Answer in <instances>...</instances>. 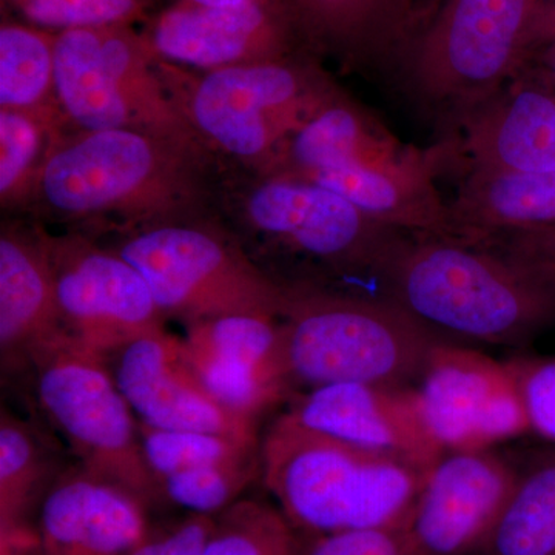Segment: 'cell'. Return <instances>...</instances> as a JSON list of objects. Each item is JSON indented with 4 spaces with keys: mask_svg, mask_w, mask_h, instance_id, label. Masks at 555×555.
Here are the masks:
<instances>
[{
    "mask_svg": "<svg viewBox=\"0 0 555 555\" xmlns=\"http://www.w3.org/2000/svg\"><path fill=\"white\" fill-rule=\"evenodd\" d=\"M377 291L455 341L520 347L555 327V262L499 240L403 233Z\"/></svg>",
    "mask_w": 555,
    "mask_h": 555,
    "instance_id": "obj_1",
    "label": "cell"
},
{
    "mask_svg": "<svg viewBox=\"0 0 555 555\" xmlns=\"http://www.w3.org/2000/svg\"><path fill=\"white\" fill-rule=\"evenodd\" d=\"M177 142L133 130L76 131L61 142L28 208L80 229L127 232L204 217L207 164Z\"/></svg>",
    "mask_w": 555,
    "mask_h": 555,
    "instance_id": "obj_2",
    "label": "cell"
},
{
    "mask_svg": "<svg viewBox=\"0 0 555 555\" xmlns=\"http://www.w3.org/2000/svg\"><path fill=\"white\" fill-rule=\"evenodd\" d=\"M225 196L235 208L233 233L281 286L349 288L347 281L367 280L377 291L386 259L404 233L334 190L287 175L254 173Z\"/></svg>",
    "mask_w": 555,
    "mask_h": 555,
    "instance_id": "obj_3",
    "label": "cell"
},
{
    "mask_svg": "<svg viewBox=\"0 0 555 555\" xmlns=\"http://www.w3.org/2000/svg\"><path fill=\"white\" fill-rule=\"evenodd\" d=\"M280 324L295 396L339 383L412 387L451 339L375 292L284 286Z\"/></svg>",
    "mask_w": 555,
    "mask_h": 555,
    "instance_id": "obj_4",
    "label": "cell"
},
{
    "mask_svg": "<svg viewBox=\"0 0 555 555\" xmlns=\"http://www.w3.org/2000/svg\"><path fill=\"white\" fill-rule=\"evenodd\" d=\"M261 480L288 525L323 534L406 526L425 470L349 447L281 414L259 443Z\"/></svg>",
    "mask_w": 555,
    "mask_h": 555,
    "instance_id": "obj_5",
    "label": "cell"
},
{
    "mask_svg": "<svg viewBox=\"0 0 555 555\" xmlns=\"http://www.w3.org/2000/svg\"><path fill=\"white\" fill-rule=\"evenodd\" d=\"M179 107L211 155L264 173L281 149L341 89L313 53L211 72L159 60Z\"/></svg>",
    "mask_w": 555,
    "mask_h": 555,
    "instance_id": "obj_6",
    "label": "cell"
},
{
    "mask_svg": "<svg viewBox=\"0 0 555 555\" xmlns=\"http://www.w3.org/2000/svg\"><path fill=\"white\" fill-rule=\"evenodd\" d=\"M147 281L164 315L280 318L286 288L259 268L232 230L206 217L119 233L109 246Z\"/></svg>",
    "mask_w": 555,
    "mask_h": 555,
    "instance_id": "obj_7",
    "label": "cell"
},
{
    "mask_svg": "<svg viewBox=\"0 0 555 555\" xmlns=\"http://www.w3.org/2000/svg\"><path fill=\"white\" fill-rule=\"evenodd\" d=\"M54 91L69 126L80 131H141L214 158L133 25L56 33Z\"/></svg>",
    "mask_w": 555,
    "mask_h": 555,
    "instance_id": "obj_8",
    "label": "cell"
},
{
    "mask_svg": "<svg viewBox=\"0 0 555 555\" xmlns=\"http://www.w3.org/2000/svg\"><path fill=\"white\" fill-rule=\"evenodd\" d=\"M551 0H444L396 79L448 120L494 96L524 73L529 40Z\"/></svg>",
    "mask_w": 555,
    "mask_h": 555,
    "instance_id": "obj_9",
    "label": "cell"
},
{
    "mask_svg": "<svg viewBox=\"0 0 555 555\" xmlns=\"http://www.w3.org/2000/svg\"><path fill=\"white\" fill-rule=\"evenodd\" d=\"M24 377L40 415L79 465L126 486L150 507L164 502L142 452L137 415L101 356L62 335L33 358Z\"/></svg>",
    "mask_w": 555,
    "mask_h": 555,
    "instance_id": "obj_10",
    "label": "cell"
},
{
    "mask_svg": "<svg viewBox=\"0 0 555 555\" xmlns=\"http://www.w3.org/2000/svg\"><path fill=\"white\" fill-rule=\"evenodd\" d=\"M412 393L427 434L443 454L495 449L531 434L509 363L455 339L430 350Z\"/></svg>",
    "mask_w": 555,
    "mask_h": 555,
    "instance_id": "obj_11",
    "label": "cell"
},
{
    "mask_svg": "<svg viewBox=\"0 0 555 555\" xmlns=\"http://www.w3.org/2000/svg\"><path fill=\"white\" fill-rule=\"evenodd\" d=\"M62 332L104 357L164 328L163 310L147 281L113 248L86 233L43 230Z\"/></svg>",
    "mask_w": 555,
    "mask_h": 555,
    "instance_id": "obj_12",
    "label": "cell"
},
{
    "mask_svg": "<svg viewBox=\"0 0 555 555\" xmlns=\"http://www.w3.org/2000/svg\"><path fill=\"white\" fill-rule=\"evenodd\" d=\"M142 35L159 60L195 72L313 53L291 0H243L224 5L175 0L147 22Z\"/></svg>",
    "mask_w": 555,
    "mask_h": 555,
    "instance_id": "obj_13",
    "label": "cell"
},
{
    "mask_svg": "<svg viewBox=\"0 0 555 555\" xmlns=\"http://www.w3.org/2000/svg\"><path fill=\"white\" fill-rule=\"evenodd\" d=\"M142 425L258 440L257 422L230 411L208 390L182 338L150 332L102 357Z\"/></svg>",
    "mask_w": 555,
    "mask_h": 555,
    "instance_id": "obj_14",
    "label": "cell"
},
{
    "mask_svg": "<svg viewBox=\"0 0 555 555\" xmlns=\"http://www.w3.org/2000/svg\"><path fill=\"white\" fill-rule=\"evenodd\" d=\"M496 452H444L426 470L406 529L412 555H478L517 480Z\"/></svg>",
    "mask_w": 555,
    "mask_h": 555,
    "instance_id": "obj_15",
    "label": "cell"
},
{
    "mask_svg": "<svg viewBox=\"0 0 555 555\" xmlns=\"http://www.w3.org/2000/svg\"><path fill=\"white\" fill-rule=\"evenodd\" d=\"M283 414L349 447L425 473L443 455L420 418L412 387L366 383L321 386L292 397Z\"/></svg>",
    "mask_w": 555,
    "mask_h": 555,
    "instance_id": "obj_16",
    "label": "cell"
},
{
    "mask_svg": "<svg viewBox=\"0 0 555 555\" xmlns=\"http://www.w3.org/2000/svg\"><path fill=\"white\" fill-rule=\"evenodd\" d=\"M182 341L208 390L251 422L295 396L280 318H211L190 324Z\"/></svg>",
    "mask_w": 555,
    "mask_h": 555,
    "instance_id": "obj_17",
    "label": "cell"
},
{
    "mask_svg": "<svg viewBox=\"0 0 555 555\" xmlns=\"http://www.w3.org/2000/svg\"><path fill=\"white\" fill-rule=\"evenodd\" d=\"M449 124L455 137L443 141L448 159H465L467 171L555 170V90L525 73Z\"/></svg>",
    "mask_w": 555,
    "mask_h": 555,
    "instance_id": "obj_18",
    "label": "cell"
},
{
    "mask_svg": "<svg viewBox=\"0 0 555 555\" xmlns=\"http://www.w3.org/2000/svg\"><path fill=\"white\" fill-rule=\"evenodd\" d=\"M149 509L126 486L68 467L39 507L25 555H127L152 531Z\"/></svg>",
    "mask_w": 555,
    "mask_h": 555,
    "instance_id": "obj_19",
    "label": "cell"
},
{
    "mask_svg": "<svg viewBox=\"0 0 555 555\" xmlns=\"http://www.w3.org/2000/svg\"><path fill=\"white\" fill-rule=\"evenodd\" d=\"M317 56L350 72L396 78L401 62L434 17V0H291Z\"/></svg>",
    "mask_w": 555,
    "mask_h": 555,
    "instance_id": "obj_20",
    "label": "cell"
},
{
    "mask_svg": "<svg viewBox=\"0 0 555 555\" xmlns=\"http://www.w3.org/2000/svg\"><path fill=\"white\" fill-rule=\"evenodd\" d=\"M65 335L43 229L3 222L0 232V358L3 377L27 374L33 358Z\"/></svg>",
    "mask_w": 555,
    "mask_h": 555,
    "instance_id": "obj_21",
    "label": "cell"
},
{
    "mask_svg": "<svg viewBox=\"0 0 555 555\" xmlns=\"http://www.w3.org/2000/svg\"><path fill=\"white\" fill-rule=\"evenodd\" d=\"M443 144L416 149L406 159L361 169L318 170L301 179L334 190L369 217L411 235L460 238L449 203L441 198L436 175L447 163Z\"/></svg>",
    "mask_w": 555,
    "mask_h": 555,
    "instance_id": "obj_22",
    "label": "cell"
},
{
    "mask_svg": "<svg viewBox=\"0 0 555 555\" xmlns=\"http://www.w3.org/2000/svg\"><path fill=\"white\" fill-rule=\"evenodd\" d=\"M415 150L341 91L288 139L273 166L259 175L301 177L318 170L387 166Z\"/></svg>",
    "mask_w": 555,
    "mask_h": 555,
    "instance_id": "obj_23",
    "label": "cell"
},
{
    "mask_svg": "<svg viewBox=\"0 0 555 555\" xmlns=\"http://www.w3.org/2000/svg\"><path fill=\"white\" fill-rule=\"evenodd\" d=\"M68 467L49 430L2 408L0 414V531L2 555H24L28 524ZM33 545V542H31Z\"/></svg>",
    "mask_w": 555,
    "mask_h": 555,
    "instance_id": "obj_24",
    "label": "cell"
},
{
    "mask_svg": "<svg viewBox=\"0 0 555 555\" xmlns=\"http://www.w3.org/2000/svg\"><path fill=\"white\" fill-rule=\"evenodd\" d=\"M463 240L494 241L555 228V170L537 173L467 171L449 203Z\"/></svg>",
    "mask_w": 555,
    "mask_h": 555,
    "instance_id": "obj_25",
    "label": "cell"
},
{
    "mask_svg": "<svg viewBox=\"0 0 555 555\" xmlns=\"http://www.w3.org/2000/svg\"><path fill=\"white\" fill-rule=\"evenodd\" d=\"M69 122L57 102L35 108H0V203L28 208L40 178Z\"/></svg>",
    "mask_w": 555,
    "mask_h": 555,
    "instance_id": "obj_26",
    "label": "cell"
},
{
    "mask_svg": "<svg viewBox=\"0 0 555 555\" xmlns=\"http://www.w3.org/2000/svg\"><path fill=\"white\" fill-rule=\"evenodd\" d=\"M517 470L509 499L478 555H555V449Z\"/></svg>",
    "mask_w": 555,
    "mask_h": 555,
    "instance_id": "obj_27",
    "label": "cell"
},
{
    "mask_svg": "<svg viewBox=\"0 0 555 555\" xmlns=\"http://www.w3.org/2000/svg\"><path fill=\"white\" fill-rule=\"evenodd\" d=\"M56 31L3 22L0 27V108L54 104Z\"/></svg>",
    "mask_w": 555,
    "mask_h": 555,
    "instance_id": "obj_28",
    "label": "cell"
},
{
    "mask_svg": "<svg viewBox=\"0 0 555 555\" xmlns=\"http://www.w3.org/2000/svg\"><path fill=\"white\" fill-rule=\"evenodd\" d=\"M204 555H298L297 537L276 505L240 499L215 517Z\"/></svg>",
    "mask_w": 555,
    "mask_h": 555,
    "instance_id": "obj_29",
    "label": "cell"
},
{
    "mask_svg": "<svg viewBox=\"0 0 555 555\" xmlns=\"http://www.w3.org/2000/svg\"><path fill=\"white\" fill-rule=\"evenodd\" d=\"M142 452L155 480L196 467L236 462L259 455L258 440L218 434L164 430L139 423Z\"/></svg>",
    "mask_w": 555,
    "mask_h": 555,
    "instance_id": "obj_30",
    "label": "cell"
},
{
    "mask_svg": "<svg viewBox=\"0 0 555 555\" xmlns=\"http://www.w3.org/2000/svg\"><path fill=\"white\" fill-rule=\"evenodd\" d=\"M261 476L259 455L171 474L159 481L164 502L184 507L190 514L217 517L233 503L251 481Z\"/></svg>",
    "mask_w": 555,
    "mask_h": 555,
    "instance_id": "obj_31",
    "label": "cell"
},
{
    "mask_svg": "<svg viewBox=\"0 0 555 555\" xmlns=\"http://www.w3.org/2000/svg\"><path fill=\"white\" fill-rule=\"evenodd\" d=\"M33 25L46 30L133 25L144 20L145 0H3Z\"/></svg>",
    "mask_w": 555,
    "mask_h": 555,
    "instance_id": "obj_32",
    "label": "cell"
},
{
    "mask_svg": "<svg viewBox=\"0 0 555 555\" xmlns=\"http://www.w3.org/2000/svg\"><path fill=\"white\" fill-rule=\"evenodd\" d=\"M298 555H412L406 526L297 532Z\"/></svg>",
    "mask_w": 555,
    "mask_h": 555,
    "instance_id": "obj_33",
    "label": "cell"
},
{
    "mask_svg": "<svg viewBox=\"0 0 555 555\" xmlns=\"http://www.w3.org/2000/svg\"><path fill=\"white\" fill-rule=\"evenodd\" d=\"M520 387L531 434L555 447V357L507 360Z\"/></svg>",
    "mask_w": 555,
    "mask_h": 555,
    "instance_id": "obj_34",
    "label": "cell"
},
{
    "mask_svg": "<svg viewBox=\"0 0 555 555\" xmlns=\"http://www.w3.org/2000/svg\"><path fill=\"white\" fill-rule=\"evenodd\" d=\"M215 517L190 514L177 524L153 529L127 555H204Z\"/></svg>",
    "mask_w": 555,
    "mask_h": 555,
    "instance_id": "obj_35",
    "label": "cell"
},
{
    "mask_svg": "<svg viewBox=\"0 0 555 555\" xmlns=\"http://www.w3.org/2000/svg\"><path fill=\"white\" fill-rule=\"evenodd\" d=\"M555 43V0L547 3L543 10L542 16L537 21L534 30H532L531 40H529L528 62L537 51L546 49ZM526 62V64H528Z\"/></svg>",
    "mask_w": 555,
    "mask_h": 555,
    "instance_id": "obj_36",
    "label": "cell"
},
{
    "mask_svg": "<svg viewBox=\"0 0 555 555\" xmlns=\"http://www.w3.org/2000/svg\"><path fill=\"white\" fill-rule=\"evenodd\" d=\"M509 247L518 250H537V248L555 247V228L529 230V232L513 233L499 238Z\"/></svg>",
    "mask_w": 555,
    "mask_h": 555,
    "instance_id": "obj_37",
    "label": "cell"
},
{
    "mask_svg": "<svg viewBox=\"0 0 555 555\" xmlns=\"http://www.w3.org/2000/svg\"><path fill=\"white\" fill-rule=\"evenodd\" d=\"M524 73L555 89V43L537 51L526 64Z\"/></svg>",
    "mask_w": 555,
    "mask_h": 555,
    "instance_id": "obj_38",
    "label": "cell"
},
{
    "mask_svg": "<svg viewBox=\"0 0 555 555\" xmlns=\"http://www.w3.org/2000/svg\"><path fill=\"white\" fill-rule=\"evenodd\" d=\"M525 251V254L535 255V257H542L550 259V261L555 262V247H546V248H537V250H520Z\"/></svg>",
    "mask_w": 555,
    "mask_h": 555,
    "instance_id": "obj_39",
    "label": "cell"
},
{
    "mask_svg": "<svg viewBox=\"0 0 555 555\" xmlns=\"http://www.w3.org/2000/svg\"><path fill=\"white\" fill-rule=\"evenodd\" d=\"M189 2L204 3V5H224V3L243 2V0H189Z\"/></svg>",
    "mask_w": 555,
    "mask_h": 555,
    "instance_id": "obj_40",
    "label": "cell"
},
{
    "mask_svg": "<svg viewBox=\"0 0 555 555\" xmlns=\"http://www.w3.org/2000/svg\"><path fill=\"white\" fill-rule=\"evenodd\" d=\"M443 2L444 0H434V16H436L438 9H440L441 3Z\"/></svg>",
    "mask_w": 555,
    "mask_h": 555,
    "instance_id": "obj_41",
    "label": "cell"
},
{
    "mask_svg": "<svg viewBox=\"0 0 555 555\" xmlns=\"http://www.w3.org/2000/svg\"><path fill=\"white\" fill-rule=\"evenodd\" d=\"M555 90V89H554Z\"/></svg>",
    "mask_w": 555,
    "mask_h": 555,
    "instance_id": "obj_42",
    "label": "cell"
}]
</instances>
